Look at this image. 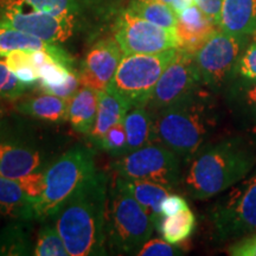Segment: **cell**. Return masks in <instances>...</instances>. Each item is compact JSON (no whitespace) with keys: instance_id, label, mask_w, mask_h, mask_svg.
<instances>
[{"instance_id":"cell-1","label":"cell","mask_w":256,"mask_h":256,"mask_svg":"<svg viewBox=\"0 0 256 256\" xmlns=\"http://www.w3.org/2000/svg\"><path fill=\"white\" fill-rule=\"evenodd\" d=\"M217 96L203 87L152 114L153 142L172 150L184 162H188L212 142L220 127L226 110Z\"/></svg>"},{"instance_id":"cell-2","label":"cell","mask_w":256,"mask_h":256,"mask_svg":"<svg viewBox=\"0 0 256 256\" xmlns=\"http://www.w3.org/2000/svg\"><path fill=\"white\" fill-rule=\"evenodd\" d=\"M110 178L96 171L80 185L51 218L69 256L107 255L106 209Z\"/></svg>"},{"instance_id":"cell-3","label":"cell","mask_w":256,"mask_h":256,"mask_svg":"<svg viewBox=\"0 0 256 256\" xmlns=\"http://www.w3.org/2000/svg\"><path fill=\"white\" fill-rule=\"evenodd\" d=\"M182 184L194 200H209L226 192L256 168V144L238 133L204 146L188 162Z\"/></svg>"},{"instance_id":"cell-4","label":"cell","mask_w":256,"mask_h":256,"mask_svg":"<svg viewBox=\"0 0 256 256\" xmlns=\"http://www.w3.org/2000/svg\"><path fill=\"white\" fill-rule=\"evenodd\" d=\"M36 119L0 120V176L19 179L43 172L66 151V136Z\"/></svg>"},{"instance_id":"cell-5","label":"cell","mask_w":256,"mask_h":256,"mask_svg":"<svg viewBox=\"0 0 256 256\" xmlns=\"http://www.w3.org/2000/svg\"><path fill=\"white\" fill-rule=\"evenodd\" d=\"M156 230L151 217L116 182L108 188L106 244L116 255H136Z\"/></svg>"},{"instance_id":"cell-6","label":"cell","mask_w":256,"mask_h":256,"mask_svg":"<svg viewBox=\"0 0 256 256\" xmlns=\"http://www.w3.org/2000/svg\"><path fill=\"white\" fill-rule=\"evenodd\" d=\"M94 147L74 145L44 171V191L34 203V220H51L63 203L96 171Z\"/></svg>"},{"instance_id":"cell-7","label":"cell","mask_w":256,"mask_h":256,"mask_svg":"<svg viewBox=\"0 0 256 256\" xmlns=\"http://www.w3.org/2000/svg\"><path fill=\"white\" fill-rule=\"evenodd\" d=\"M178 48L159 54L124 55L108 83V90L120 96L130 107H146L160 76L174 58Z\"/></svg>"},{"instance_id":"cell-8","label":"cell","mask_w":256,"mask_h":256,"mask_svg":"<svg viewBox=\"0 0 256 256\" xmlns=\"http://www.w3.org/2000/svg\"><path fill=\"white\" fill-rule=\"evenodd\" d=\"M209 216L218 241L256 234V168L215 202Z\"/></svg>"},{"instance_id":"cell-9","label":"cell","mask_w":256,"mask_h":256,"mask_svg":"<svg viewBox=\"0 0 256 256\" xmlns=\"http://www.w3.org/2000/svg\"><path fill=\"white\" fill-rule=\"evenodd\" d=\"M249 43V36L217 30L196 51L202 83L208 90L222 95L236 76V66Z\"/></svg>"},{"instance_id":"cell-10","label":"cell","mask_w":256,"mask_h":256,"mask_svg":"<svg viewBox=\"0 0 256 256\" xmlns=\"http://www.w3.org/2000/svg\"><path fill=\"white\" fill-rule=\"evenodd\" d=\"M182 162L183 160L172 150L152 142L120 156L112 168L120 177L153 182L172 190L183 180Z\"/></svg>"},{"instance_id":"cell-11","label":"cell","mask_w":256,"mask_h":256,"mask_svg":"<svg viewBox=\"0 0 256 256\" xmlns=\"http://www.w3.org/2000/svg\"><path fill=\"white\" fill-rule=\"evenodd\" d=\"M113 31L115 40L124 55L159 54L179 48L176 30H168L145 20L128 8L118 12Z\"/></svg>"},{"instance_id":"cell-12","label":"cell","mask_w":256,"mask_h":256,"mask_svg":"<svg viewBox=\"0 0 256 256\" xmlns=\"http://www.w3.org/2000/svg\"><path fill=\"white\" fill-rule=\"evenodd\" d=\"M194 54L177 50L174 58L160 76L146 108L154 114L162 108L183 100L203 88Z\"/></svg>"},{"instance_id":"cell-13","label":"cell","mask_w":256,"mask_h":256,"mask_svg":"<svg viewBox=\"0 0 256 256\" xmlns=\"http://www.w3.org/2000/svg\"><path fill=\"white\" fill-rule=\"evenodd\" d=\"M0 23L30 34L51 44L66 42L72 37L80 24L68 17L43 14L14 4H5L0 14Z\"/></svg>"},{"instance_id":"cell-14","label":"cell","mask_w":256,"mask_h":256,"mask_svg":"<svg viewBox=\"0 0 256 256\" xmlns=\"http://www.w3.org/2000/svg\"><path fill=\"white\" fill-rule=\"evenodd\" d=\"M220 96L235 133L256 144V81L236 75Z\"/></svg>"},{"instance_id":"cell-15","label":"cell","mask_w":256,"mask_h":256,"mask_svg":"<svg viewBox=\"0 0 256 256\" xmlns=\"http://www.w3.org/2000/svg\"><path fill=\"white\" fill-rule=\"evenodd\" d=\"M124 51L115 38H102L92 46L78 72L80 82L96 92L104 90L113 78L124 57Z\"/></svg>"},{"instance_id":"cell-16","label":"cell","mask_w":256,"mask_h":256,"mask_svg":"<svg viewBox=\"0 0 256 256\" xmlns=\"http://www.w3.org/2000/svg\"><path fill=\"white\" fill-rule=\"evenodd\" d=\"M5 4H14L32 8L43 14L68 17L82 26L89 19L104 18L114 10L112 0H6Z\"/></svg>"},{"instance_id":"cell-17","label":"cell","mask_w":256,"mask_h":256,"mask_svg":"<svg viewBox=\"0 0 256 256\" xmlns=\"http://www.w3.org/2000/svg\"><path fill=\"white\" fill-rule=\"evenodd\" d=\"M217 25L194 4L177 14V32L179 49L196 54L217 31Z\"/></svg>"},{"instance_id":"cell-18","label":"cell","mask_w":256,"mask_h":256,"mask_svg":"<svg viewBox=\"0 0 256 256\" xmlns=\"http://www.w3.org/2000/svg\"><path fill=\"white\" fill-rule=\"evenodd\" d=\"M17 50H44L64 66L75 70L72 56L57 44L48 43L26 32L0 23V58H4L10 52Z\"/></svg>"},{"instance_id":"cell-19","label":"cell","mask_w":256,"mask_h":256,"mask_svg":"<svg viewBox=\"0 0 256 256\" xmlns=\"http://www.w3.org/2000/svg\"><path fill=\"white\" fill-rule=\"evenodd\" d=\"M130 108L132 107L128 102L108 89L98 92V113L95 124L92 132L88 134L94 148L101 150L106 134L115 124L124 119V115Z\"/></svg>"},{"instance_id":"cell-20","label":"cell","mask_w":256,"mask_h":256,"mask_svg":"<svg viewBox=\"0 0 256 256\" xmlns=\"http://www.w3.org/2000/svg\"><path fill=\"white\" fill-rule=\"evenodd\" d=\"M114 180L145 209L148 216L151 217L156 230H158L160 223L164 218L162 215V211H160V206H162V200L168 194H171V188L153 183V182L124 178L120 176H116Z\"/></svg>"},{"instance_id":"cell-21","label":"cell","mask_w":256,"mask_h":256,"mask_svg":"<svg viewBox=\"0 0 256 256\" xmlns=\"http://www.w3.org/2000/svg\"><path fill=\"white\" fill-rule=\"evenodd\" d=\"M16 108L24 116L32 118L43 122L60 124L68 121L69 100L44 92L42 95L19 102Z\"/></svg>"},{"instance_id":"cell-22","label":"cell","mask_w":256,"mask_h":256,"mask_svg":"<svg viewBox=\"0 0 256 256\" xmlns=\"http://www.w3.org/2000/svg\"><path fill=\"white\" fill-rule=\"evenodd\" d=\"M0 215L11 220H34V202L17 179L0 176Z\"/></svg>"},{"instance_id":"cell-23","label":"cell","mask_w":256,"mask_h":256,"mask_svg":"<svg viewBox=\"0 0 256 256\" xmlns=\"http://www.w3.org/2000/svg\"><path fill=\"white\" fill-rule=\"evenodd\" d=\"M220 28L240 36L256 32V0H223Z\"/></svg>"},{"instance_id":"cell-24","label":"cell","mask_w":256,"mask_h":256,"mask_svg":"<svg viewBox=\"0 0 256 256\" xmlns=\"http://www.w3.org/2000/svg\"><path fill=\"white\" fill-rule=\"evenodd\" d=\"M98 113V92L84 87L80 88L69 100L68 121L72 130L88 134L94 128Z\"/></svg>"},{"instance_id":"cell-25","label":"cell","mask_w":256,"mask_h":256,"mask_svg":"<svg viewBox=\"0 0 256 256\" xmlns=\"http://www.w3.org/2000/svg\"><path fill=\"white\" fill-rule=\"evenodd\" d=\"M126 154L153 142V116L146 107H132L124 115Z\"/></svg>"},{"instance_id":"cell-26","label":"cell","mask_w":256,"mask_h":256,"mask_svg":"<svg viewBox=\"0 0 256 256\" xmlns=\"http://www.w3.org/2000/svg\"><path fill=\"white\" fill-rule=\"evenodd\" d=\"M34 220H12L0 232V255H34V242L31 238Z\"/></svg>"},{"instance_id":"cell-27","label":"cell","mask_w":256,"mask_h":256,"mask_svg":"<svg viewBox=\"0 0 256 256\" xmlns=\"http://www.w3.org/2000/svg\"><path fill=\"white\" fill-rule=\"evenodd\" d=\"M127 8L138 17L162 28L176 30L177 26V14L174 10L159 0H130Z\"/></svg>"},{"instance_id":"cell-28","label":"cell","mask_w":256,"mask_h":256,"mask_svg":"<svg viewBox=\"0 0 256 256\" xmlns=\"http://www.w3.org/2000/svg\"><path fill=\"white\" fill-rule=\"evenodd\" d=\"M196 228V217L190 210L185 209L174 216L164 217L160 223L158 232L162 234V238L172 244L186 241Z\"/></svg>"},{"instance_id":"cell-29","label":"cell","mask_w":256,"mask_h":256,"mask_svg":"<svg viewBox=\"0 0 256 256\" xmlns=\"http://www.w3.org/2000/svg\"><path fill=\"white\" fill-rule=\"evenodd\" d=\"M34 255L36 256H69L56 226L51 220L42 222V226L34 241Z\"/></svg>"},{"instance_id":"cell-30","label":"cell","mask_w":256,"mask_h":256,"mask_svg":"<svg viewBox=\"0 0 256 256\" xmlns=\"http://www.w3.org/2000/svg\"><path fill=\"white\" fill-rule=\"evenodd\" d=\"M34 50H17L6 55L5 62L12 72L25 84L32 87L40 81V74L32 60Z\"/></svg>"},{"instance_id":"cell-31","label":"cell","mask_w":256,"mask_h":256,"mask_svg":"<svg viewBox=\"0 0 256 256\" xmlns=\"http://www.w3.org/2000/svg\"><path fill=\"white\" fill-rule=\"evenodd\" d=\"M30 86L25 84L10 70L5 60H0V98L16 100L28 92Z\"/></svg>"},{"instance_id":"cell-32","label":"cell","mask_w":256,"mask_h":256,"mask_svg":"<svg viewBox=\"0 0 256 256\" xmlns=\"http://www.w3.org/2000/svg\"><path fill=\"white\" fill-rule=\"evenodd\" d=\"M126 145L127 136L122 120L120 122L115 124L106 134L101 145V151H104L108 154L120 158V156L126 154Z\"/></svg>"},{"instance_id":"cell-33","label":"cell","mask_w":256,"mask_h":256,"mask_svg":"<svg viewBox=\"0 0 256 256\" xmlns=\"http://www.w3.org/2000/svg\"><path fill=\"white\" fill-rule=\"evenodd\" d=\"M182 249L177 247V244H172L164 238H150L142 249L138 252L136 255L142 256H174L182 255Z\"/></svg>"},{"instance_id":"cell-34","label":"cell","mask_w":256,"mask_h":256,"mask_svg":"<svg viewBox=\"0 0 256 256\" xmlns=\"http://www.w3.org/2000/svg\"><path fill=\"white\" fill-rule=\"evenodd\" d=\"M236 75L256 81V43L248 44L236 66Z\"/></svg>"},{"instance_id":"cell-35","label":"cell","mask_w":256,"mask_h":256,"mask_svg":"<svg viewBox=\"0 0 256 256\" xmlns=\"http://www.w3.org/2000/svg\"><path fill=\"white\" fill-rule=\"evenodd\" d=\"M80 78H78V72L74 70L70 74L69 78L66 80L63 84L60 86H48V87H43L40 86V88L43 89L44 92H49V94L60 96L62 98H66L70 100L72 98V95L78 90V84H80Z\"/></svg>"},{"instance_id":"cell-36","label":"cell","mask_w":256,"mask_h":256,"mask_svg":"<svg viewBox=\"0 0 256 256\" xmlns=\"http://www.w3.org/2000/svg\"><path fill=\"white\" fill-rule=\"evenodd\" d=\"M22 188H24L25 192L34 200V203L42 196L44 191V171L31 174L25 177L17 179Z\"/></svg>"},{"instance_id":"cell-37","label":"cell","mask_w":256,"mask_h":256,"mask_svg":"<svg viewBox=\"0 0 256 256\" xmlns=\"http://www.w3.org/2000/svg\"><path fill=\"white\" fill-rule=\"evenodd\" d=\"M228 254L234 256H256V234L238 238L228 248Z\"/></svg>"},{"instance_id":"cell-38","label":"cell","mask_w":256,"mask_h":256,"mask_svg":"<svg viewBox=\"0 0 256 256\" xmlns=\"http://www.w3.org/2000/svg\"><path fill=\"white\" fill-rule=\"evenodd\" d=\"M188 202L185 200V198L179 196V194H168L162 202L160 211H162V217H168V216H174L176 214L188 209Z\"/></svg>"},{"instance_id":"cell-39","label":"cell","mask_w":256,"mask_h":256,"mask_svg":"<svg viewBox=\"0 0 256 256\" xmlns=\"http://www.w3.org/2000/svg\"><path fill=\"white\" fill-rule=\"evenodd\" d=\"M194 4H196L208 17L212 19L220 28L223 0H194Z\"/></svg>"},{"instance_id":"cell-40","label":"cell","mask_w":256,"mask_h":256,"mask_svg":"<svg viewBox=\"0 0 256 256\" xmlns=\"http://www.w3.org/2000/svg\"><path fill=\"white\" fill-rule=\"evenodd\" d=\"M194 5V0H174L171 8L174 10L176 14H180L184 10H186L190 6Z\"/></svg>"},{"instance_id":"cell-41","label":"cell","mask_w":256,"mask_h":256,"mask_svg":"<svg viewBox=\"0 0 256 256\" xmlns=\"http://www.w3.org/2000/svg\"><path fill=\"white\" fill-rule=\"evenodd\" d=\"M159 2H164V4H168L171 6L172 2H174V0H159Z\"/></svg>"},{"instance_id":"cell-42","label":"cell","mask_w":256,"mask_h":256,"mask_svg":"<svg viewBox=\"0 0 256 256\" xmlns=\"http://www.w3.org/2000/svg\"><path fill=\"white\" fill-rule=\"evenodd\" d=\"M2 115H4V110H2V106H0V120H2Z\"/></svg>"}]
</instances>
